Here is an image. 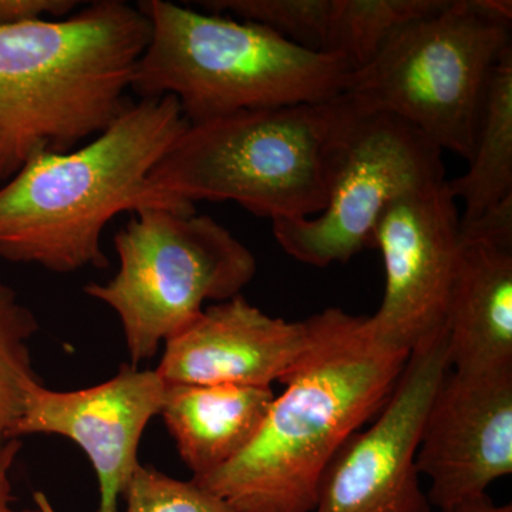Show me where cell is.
<instances>
[{
    "instance_id": "cell-1",
    "label": "cell",
    "mask_w": 512,
    "mask_h": 512,
    "mask_svg": "<svg viewBox=\"0 0 512 512\" xmlns=\"http://www.w3.org/2000/svg\"><path fill=\"white\" fill-rule=\"evenodd\" d=\"M306 320L308 350L254 440L191 478L234 512H312L329 461L383 409L412 353L380 338L370 316L328 308Z\"/></svg>"
},
{
    "instance_id": "cell-2",
    "label": "cell",
    "mask_w": 512,
    "mask_h": 512,
    "mask_svg": "<svg viewBox=\"0 0 512 512\" xmlns=\"http://www.w3.org/2000/svg\"><path fill=\"white\" fill-rule=\"evenodd\" d=\"M188 126L173 96L131 101L89 143L30 160L0 187V258L53 274L106 269L101 235L117 215L146 207L195 212L150 181Z\"/></svg>"
},
{
    "instance_id": "cell-3",
    "label": "cell",
    "mask_w": 512,
    "mask_h": 512,
    "mask_svg": "<svg viewBox=\"0 0 512 512\" xmlns=\"http://www.w3.org/2000/svg\"><path fill=\"white\" fill-rule=\"evenodd\" d=\"M148 39V19L123 0L0 28V187L33 158L106 130L131 104Z\"/></svg>"
},
{
    "instance_id": "cell-4",
    "label": "cell",
    "mask_w": 512,
    "mask_h": 512,
    "mask_svg": "<svg viewBox=\"0 0 512 512\" xmlns=\"http://www.w3.org/2000/svg\"><path fill=\"white\" fill-rule=\"evenodd\" d=\"M150 39L130 90L173 96L190 126L239 111L319 104L345 90L350 64L293 45L271 30L167 0H143Z\"/></svg>"
},
{
    "instance_id": "cell-5",
    "label": "cell",
    "mask_w": 512,
    "mask_h": 512,
    "mask_svg": "<svg viewBox=\"0 0 512 512\" xmlns=\"http://www.w3.org/2000/svg\"><path fill=\"white\" fill-rule=\"evenodd\" d=\"M342 94L319 104L239 111L188 126L150 175L174 200L232 201L275 221L325 210Z\"/></svg>"
},
{
    "instance_id": "cell-6",
    "label": "cell",
    "mask_w": 512,
    "mask_h": 512,
    "mask_svg": "<svg viewBox=\"0 0 512 512\" xmlns=\"http://www.w3.org/2000/svg\"><path fill=\"white\" fill-rule=\"evenodd\" d=\"M511 26V0H447L353 70L342 96L356 110L396 117L468 160L491 74L512 49Z\"/></svg>"
},
{
    "instance_id": "cell-7",
    "label": "cell",
    "mask_w": 512,
    "mask_h": 512,
    "mask_svg": "<svg viewBox=\"0 0 512 512\" xmlns=\"http://www.w3.org/2000/svg\"><path fill=\"white\" fill-rule=\"evenodd\" d=\"M119 271L84 293L119 316L131 366L153 359L168 339L255 278L258 262L224 225L195 212L146 207L114 235Z\"/></svg>"
},
{
    "instance_id": "cell-8",
    "label": "cell",
    "mask_w": 512,
    "mask_h": 512,
    "mask_svg": "<svg viewBox=\"0 0 512 512\" xmlns=\"http://www.w3.org/2000/svg\"><path fill=\"white\" fill-rule=\"evenodd\" d=\"M325 210L305 220L272 222L279 247L302 264H346L373 248L377 222L392 202L446 181L443 151L419 130L382 113L356 110L345 97Z\"/></svg>"
},
{
    "instance_id": "cell-9",
    "label": "cell",
    "mask_w": 512,
    "mask_h": 512,
    "mask_svg": "<svg viewBox=\"0 0 512 512\" xmlns=\"http://www.w3.org/2000/svg\"><path fill=\"white\" fill-rule=\"evenodd\" d=\"M447 333L410 353L392 396L320 477L312 512H431L417 470L424 421L448 366Z\"/></svg>"
},
{
    "instance_id": "cell-10",
    "label": "cell",
    "mask_w": 512,
    "mask_h": 512,
    "mask_svg": "<svg viewBox=\"0 0 512 512\" xmlns=\"http://www.w3.org/2000/svg\"><path fill=\"white\" fill-rule=\"evenodd\" d=\"M460 217L446 180L397 198L377 222L373 248L382 252L386 286L370 320L397 348L412 352L446 333Z\"/></svg>"
},
{
    "instance_id": "cell-11",
    "label": "cell",
    "mask_w": 512,
    "mask_h": 512,
    "mask_svg": "<svg viewBox=\"0 0 512 512\" xmlns=\"http://www.w3.org/2000/svg\"><path fill=\"white\" fill-rule=\"evenodd\" d=\"M165 382L156 370L130 363L106 382L57 392L42 380L26 390L22 414L13 439L53 434L82 448L99 480L97 512H119L128 481L140 467L138 447L148 423L160 416Z\"/></svg>"
},
{
    "instance_id": "cell-12",
    "label": "cell",
    "mask_w": 512,
    "mask_h": 512,
    "mask_svg": "<svg viewBox=\"0 0 512 512\" xmlns=\"http://www.w3.org/2000/svg\"><path fill=\"white\" fill-rule=\"evenodd\" d=\"M417 470L431 507L450 512L512 473V369L448 370L424 421Z\"/></svg>"
},
{
    "instance_id": "cell-13",
    "label": "cell",
    "mask_w": 512,
    "mask_h": 512,
    "mask_svg": "<svg viewBox=\"0 0 512 512\" xmlns=\"http://www.w3.org/2000/svg\"><path fill=\"white\" fill-rule=\"evenodd\" d=\"M309 339L308 320L274 318L238 295L207 306L168 339L156 372L170 384L272 387L295 369Z\"/></svg>"
},
{
    "instance_id": "cell-14",
    "label": "cell",
    "mask_w": 512,
    "mask_h": 512,
    "mask_svg": "<svg viewBox=\"0 0 512 512\" xmlns=\"http://www.w3.org/2000/svg\"><path fill=\"white\" fill-rule=\"evenodd\" d=\"M446 333L450 370L512 369V198L480 220L460 221Z\"/></svg>"
},
{
    "instance_id": "cell-15",
    "label": "cell",
    "mask_w": 512,
    "mask_h": 512,
    "mask_svg": "<svg viewBox=\"0 0 512 512\" xmlns=\"http://www.w3.org/2000/svg\"><path fill=\"white\" fill-rule=\"evenodd\" d=\"M272 387L165 383L161 419L192 478L220 470L254 440Z\"/></svg>"
},
{
    "instance_id": "cell-16",
    "label": "cell",
    "mask_w": 512,
    "mask_h": 512,
    "mask_svg": "<svg viewBox=\"0 0 512 512\" xmlns=\"http://www.w3.org/2000/svg\"><path fill=\"white\" fill-rule=\"evenodd\" d=\"M466 173L447 180L454 200H461L463 224L480 220L512 198V49L491 74Z\"/></svg>"
},
{
    "instance_id": "cell-17",
    "label": "cell",
    "mask_w": 512,
    "mask_h": 512,
    "mask_svg": "<svg viewBox=\"0 0 512 512\" xmlns=\"http://www.w3.org/2000/svg\"><path fill=\"white\" fill-rule=\"evenodd\" d=\"M447 0H330L323 53L345 59L352 70L372 62L403 26L443 8Z\"/></svg>"
},
{
    "instance_id": "cell-18",
    "label": "cell",
    "mask_w": 512,
    "mask_h": 512,
    "mask_svg": "<svg viewBox=\"0 0 512 512\" xmlns=\"http://www.w3.org/2000/svg\"><path fill=\"white\" fill-rule=\"evenodd\" d=\"M39 328L35 312L0 279V453L13 440L26 390L40 380L30 352Z\"/></svg>"
},
{
    "instance_id": "cell-19",
    "label": "cell",
    "mask_w": 512,
    "mask_h": 512,
    "mask_svg": "<svg viewBox=\"0 0 512 512\" xmlns=\"http://www.w3.org/2000/svg\"><path fill=\"white\" fill-rule=\"evenodd\" d=\"M194 5L215 15L252 23L312 52H322L330 0H200Z\"/></svg>"
},
{
    "instance_id": "cell-20",
    "label": "cell",
    "mask_w": 512,
    "mask_h": 512,
    "mask_svg": "<svg viewBox=\"0 0 512 512\" xmlns=\"http://www.w3.org/2000/svg\"><path fill=\"white\" fill-rule=\"evenodd\" d=\"M124 512H234L194 480L181 481L141 466L128 481Z\"/></svg>"
},
{
    "instance_id": "cell-21",
    "label": "cell",
    "mask_w": 512,
    "mask_h": 512,
    "mask_svg": "<svg viewBox=\"0 0 512 512\" xmlns=\"http://www.w3.org/2000/svg\"><path fill=\"white\" fill-rule=\"evenodd\" d=\"M77 0H0V28L39 19H62L79 8Z\"/></svg>"
},
{
    "instance_id": "cell-22",
    "label": "cell",
    "mask_w": 512,
    "mask_h": 512,
    "mask_svg": "<svg viewBox=\"0 0 512 512\" xmlns=\"http://www.w3.org/2000/svg\"><path fill=\"white\" fill-rule=\"evenodd\" d=\"M20 450H22V441L19 439L10 440L0 453V512H43L40 510H16L12 507L15 497H13L12 480L10 473L15 466L16 458H18Z\"/></svg>"
},
{
    "instance_id": "cell-23",
    "label": "cell",
    "mask_w": 512,
    "mask_h": 512,
    "mask_svg": "<svg viewBox=\"0 0 512 512\" xmlns=\"http://www.w3.org/2000/svg\"><path fill=\"white\" fill-rule=\"evenodd\" d=\"M450 512H512L511 504H495L490 495L484 494L458 504Z\"/></svg>"
}]
</instances>
